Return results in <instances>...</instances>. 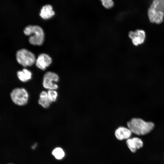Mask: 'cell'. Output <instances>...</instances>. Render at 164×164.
Instances as JSON below:
<instances>
[{
  "instance_id": "2e32d148",
  "label": "cell",
  "mask_w": 164,
  "mask_h": 164,
  "mask_svg": "<svg viewBox=\"0 0 164 164\" xmlns=\"http://www.w3.org/2000/svg\"><path fill=\"white\" fill-rule=\"evenodd\" d=\"M103 6L106 9H110L114 5V3L112 0H100Z\"/></svg>"
},
{
  "instance_id": "5b68a950",
  "label": "cell",
  "mask_w": 164,
  "mask_h": 164,
  "mask_svg": "<svg viewBox=\"0 0 164 164\" xmlns=\"http://www.w3.org/2000/svg\"><path fill=\"white\" fill-rule=\"evenodd\" d=\"M12 101L19 106H23L27 104L29 95L26 90L23 87H17L13 89L10 94Z\"/></svg>"
},
{
  "instance_id": "8992f818",
  "label": "cell",
  "mask_w": 164,
  "mask_h": 164,
  "mask_svg": "<svg viewBox=\"0 0 164 164\" xmlns=\"http://www.w3.org/2000/svg\"><path fill=\"white\" fill-rule=\"evenodd\" d=\"M59 80V77L57 74L52 72H47L43 77V87L49 90H55L58 88V86L54 82H57Z\"/></svg>"
},
{
  "instance_id": "7c38bea8",
  "label": "cell",
  "mask_w": 164,
  "mask_h": 164,
  "mask_svg": "<svg viewBox=\"0 0 164 164\" xmlns=\"http://www.w3.org/2000/svg\"><path fill=\"white\" fill-rule=\"evenodd\" d=\"M17 76L21 81L26 82L31 79L32 73L29 70L25 68L18 71L17 72Z\"/></svg>"
},
{
  "instance_id": "3957f363",
  "label": "cell",
  "mask_w": 164,
  "mask_h": 164,
  "mask_svg": "<svg viewBox=\"0 0 164 164\" xmlns=\"http://www.w3.org/2000/svg\"><path fill=\"white\" fill-rule=\"evenodd\" d=\"M16 58L17 62L24 67L32 66L36 60L33 53L25 49L18 50L16 54Z\"/></svg>"
},
{
  "instance_id": "6da1fadb",
  "label": "cell",
  "mask_w": 164,
  "mask_h": 164,
  "mask_svg": "<svg viewBox=\"0 0 164 164\" xmlns=\"http://www.w3.org/2000/svg\"><path fill=\"white\" fill-rule=\"evenodd\" d=\"M127 125L132 133L138 135H144L150 132L154 128V124L145 121L139 118H134L127 122Z\"/></svg>"
},
{
  "instance_id": "8fae6325",
  "label": "cell",
  "mask_w": 164,
  "mask_h": 164,
  "mask_svg": "<svg viewBox=\"0 0 164 164\" xmlns=\"http://www.w3.org/2000/svg\"><path fill=\"white\" fill-rule=\"evenodd\" d=\"M51 103L48 97L47 92L45 91H42L39 95V104L43 108H47Z\"/></svg>"
},
{
  "instance_id": "30bf717a",
  "label": "cell",
  "mask_w": 164,
  "mask_h": 164,
  "mask_svg": "<svg viewBox=\"0 0 164 164\" xmlns=\"http://www.w3.org/2000/svg\"><path fill=\"white\" fill-rule=\"evenodd\" d=\"M40 16L44 19H48L51 18L55 15V12L53 7L50 5L47 4L43 6L41 8Z\"/></svg>"
},
{
  "instance_id": "9a60e30c",
  "label": "cell",
  "mask_w": 164,
  "mask_h": 164,
  "mask_svg": "<svg viewBox=\"0 0 164 164\" xmlns=\"http://www.w3.org/2000/svg\"><path fill=\"white\" fill-rule=\"evenodd\" d=\"M48 97L51 101L53 102L55 101L58 97V93L55 90H49L47 92Z\"/></svg>"
},
{
  "instance_id": "d6986e66",
  "label": "cell",
  "mask_w": 164,
  "mask_h": 164,
  "mask_svg": "<svg viewBox=\"0 0 164 164\" xmlns=\"http://www.w3.org/2000/svg\"><path fill=\"white\" fill-rule=\"evenodd\" d=\"M13 164V163H9V164Z\"/></svg>"
},
{
  "instance_id": "e0dca14e",
  "label": "cell",
  "mask_w": 164,
  "mask_h": 164,
  "mask_svg": "<svg viewBox=\"0 0 164 164\" xmlns=\"http://www.w3.org/2000/svg\"><path fill=\"white\" fill-rule=\"evenodd\" d=\"M135 145L137 150L142 148L143 146V143L142 140L140 138L137 137L132 138Z\"/></svg>"
},
{
  "instance_id": "4fadbf2b",
  "label": "cell",
  "mask_w": 164,
  "mask_h": 164,
  "mask_svg": "<svg viewBox=\"0 0 164 164\" xmlns=\"http://www.w3.org/2000/svg\"><path fill=\"white\" fill-rule=\"evenodd\" d=\"M53 155L57 160H61L65 156V152L64 150L61 147H57L54 148L52 152Z\"/></svg>"
},
{
  "instance_id": "277c9868",
  "label": "cell",
  "mask_w": 164,
  "mask_h": 164,
  "mask_svg": "<svg viewBox=\"0 0 164 164\" xmlns=\"http://www.w3.org/2000/svg\"><path fill=\"white\" fill-rule=\"evenodd\" d=\"M159 3V0H153L148 8L147 15L149 20L151 23L160 24L163 21L164 12L156 9Z\"/></svg>"
},
{
  "instance_id": "7a4b0ae2",
  "label": "cell",
  "mask_w": 164,
  "mask_h": 164,
  "mask_svg": "<svg viewBox=\"0 0 164 164\" xmlns=\"http://www.w3.org/2000/svg\"><path fill=\"white\" fill-rule=\"evenodd\" d=\"M24 33L29 36V41L33 45H41L43 42L44 34L42 28L38 25H29L24 29Z\"/></svg>"
},
{
  "instance_id": "ac0fdd59",
  "label": "cell",
  "mask_w": 164,
  "mask_h": 164,
  "mask_svg": "<svg viewBox=\"0 0 164 164\" xmlns=\"http://www.w3.org/2000/svg\"><path fill=\"white\" fill-rule=\"evenodd\" d=\"M37 146V144L36 143H35L33 144L31 147V148L32 149H35Z\"/></svg>"
},
{
  "instance_id": "52a82bcc",
  "label": "cell",
  "mask_w": 164,
  "mask_h": 164,
  "mask_svg": "<svg viewBox=\"0 0 164 164\" xmlns=\"http://www.w3.org/2000/svg\"><path fill=\"white\" fill-rule=\"evenodd\" d=\"M128 36L131 39L133 44L137 46L144 42L145 33L143 30L137 29L134 31H130L128 33Z\"/></svg>"
},
{
  "instance_id": "9c48e42d",
  "label": "cell",
  "mask_w": 164,
  "mask_h": 164,
  "mask_svg": "<svg viewBox=\"0 0 164 164\" xmlns=\"http://www.w3.org/2000/svg\"><path fill=\"white\" fill-rule=\"evenodd\" d=\"M132 132L128 127L120 126L115 130L114 135L116 138L119 141L127 140L130 138Z\"/></svg>"
},
{
  "instance_id": "ba28073f",
  "label": "cell",
  "mask_w": 164,
  "mask_h": 164,
  "mask_svg": "<svg viewBox=\"0 0 164 164\" xmlns=\"http://www.w3.org/2000/svg\"><path fill=\"white\" fill-rule=\"evenodd\" d=\"M52 62L51 57L46 53L40 54L36 59V65L39 68L43 70L49 66Z\"/></svg>"
},
{
  "instance_id": "5bb4252c",
  "label": "cell",
  "mask_w": 164,
  "mask_h": 164,
  "mask_svg": "<svg viewBox=\"0 0 164 164\" xmlns=\"http://www.w3.org/2000/svg\"><path fill=\"white\" fill-rule=\"evenodd\" d=\"M126 143L128 149L132 152L135 153L136 152L137 150L132 138H130L127 139Z\"/></svg>"
}]
</instances>
